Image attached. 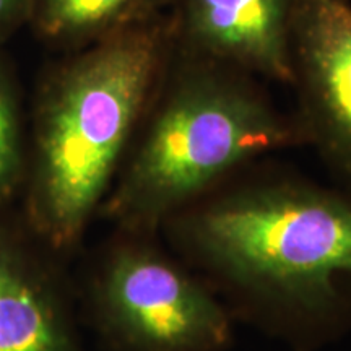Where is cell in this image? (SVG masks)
Returning <instances> with one entry per match:
<instances>
[{
	"mask_svg": "<svg viewBox=\"0 0 351 351\" xmlns=\"http://www.w3.org/2000/svg\"><path fill=\"white\" fill-rule=\"evenodd\" d=\"M174 51L168 12L82 47L47 83L25 230L67 262L103 207Z\"/></svg>",
	"mask_w": 351,
	"mask_h": 351,
	"instance_id": "obj_2",
	"label": "cell"
},
{
	"mask_svg": "<svg viewBox=\"0 0 351 351\" xmlns=\"http://www.w3.org/2000/svg\"><path fill=\"white\" fill-rule=\"evenodd\" d=\"M26 179V160L15 98L0 69V208L19 194Z\"/></svg>",
	"mask_w": 351,
	"mask_h": 351,
	"instance_id": "obj_9",
	"label": "cell"
},
{
	"mask_svg": "<svg viewBox=\"0 0 351 351\" xmlns=\"http://www.w3.org/2000/svg\"><path fill=\"white\" fill-rule=\"evenodd\" d=\"M291 67L306 147L351 192L350 0H296Z\"/></svg>",
	"mask_w": 351,
	"mask_h": 351,
	"instance_id": "obj_5",
	"label": "cell"
},
{
	"mask_svg": "<svg viewBox=\"0 0 351 351\" xmlns=\"http://www.w3.org/2000/svg\"><path fill=\"white\" fill-rule=\"evenodd\" d=\"M80 298L106 351H226L234 340L230 311L160 234L114 230Z\"/></svg>",
	"mask_w": 351,
	"mask_h": 351,
	"instance_id": "obj_4",
	"label": "cell"
},
{
	"mask_svg": "<svg viewBox=\"0 0 351 351\" xmlns=\"http://www.w3.org/2000/svg\"><path fill=\"white\" fill-rule=\"evenodd\" d=\"M44 36L70 46H90L169 10L173 0H28Z\"/></svg>",
	"mask_w": 351,
	"mask_h": 351,
	"instance_id": "obj_8",
	"label": "cell"
},
{
	"mask_svg": "<svg viewBox=\"0 0 351 351\" xmlns=\"http://www.w3.org/2000/svg\"><path fill=\"white\" fill-rule=\"evenodd\" d=\"M245 166L161 228L234 320L291 351L351 333V192Z\"/></svg>",
	"mask_w": 351,
	"mask_h": 351,
	"instance_id": "obj_1",
	"label": "cell"
},
{
	"mask_svg": "<svg viewBox=\"0 0 351 351\" xmlns=\"http://www.w3.org/2000/svg\"><path fill=\"white\" fill-rule=\"evenodd\" d=\"M64 265L0 218V351H86Z\"/></svg>",
	"mask_w": 351,
	"mask_h": 351,
	"instance_id": "obj_7",
	"label": "cell"
},
{
	"mask_svg": "<svg viewBox=\"0 0 351 351\" xmlns=\"http://www.w3.org/2000/svg\"><path fill=\"white\" fill-rule=\"evenodd\" d=\"M296 0H173L174 49L291 85Z\"/></svg>",
	"mask_w": 351,
	"mask_h": 351,
	"instance_id": "obj_6",
	"label": "cell"
},
{
	"mask_svg": "<svg viewBox=\"0 0 351 351\" xmlns=\"http://www.w3.org/2000/svg\"><path fill=\"white\" fill-rule=\"evenodd\" d=\"M295 147H306L295 114L276 108L256 77L174 49L99 217L158 236L232 174Z\"/></svg>",
	"mask_w": 351,
	"mask_h": 351,
	"instance_id": "obj_3",
	"label": "cell"
},
{
	"mask_svg": "<svg viewBox=\"0 0 351 351\" xmlns=\"http://www.w3.org/2000/svg\"><path fill=\"white\" fill-rule=\"evenodd\" d=\"M28 0H0V28L12 23L13 19L23 12Z\"/></svg>",
	"mask_w": 351,
	"mask_h": 351,
	"instance_id": "obj_10",
	"label": "cell"
}]
</instances>
